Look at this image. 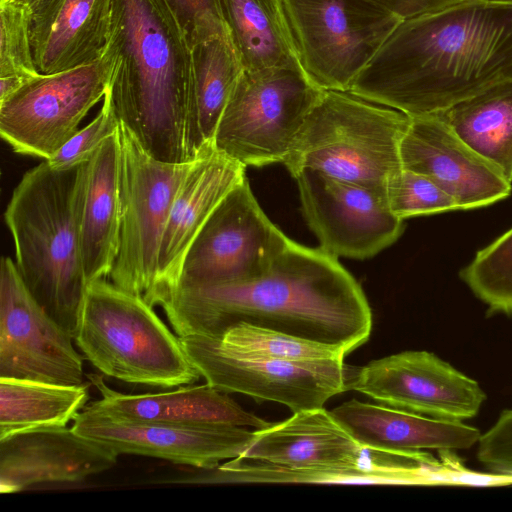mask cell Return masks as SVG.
Returning <instances> with one entry per match:
<instances>
[{
  "instance_id": "obj_1",
  "label": "cell",
  "mask_w": 512,
  "mask_h": 512,
  "mask_svg": "<svg viewBox=\"0 0 512 512\" xmlns=\"http://www.w3.org/2000/svg\"><path fill=\"white\" fill-rule=\"evenodd\" d=\"M161 306L179 337L221 338L244 322L349 354L372 330L367 298L338 258L293 240L261 276L241 283L177 287Z\"/></svg>"
},
{
  "instance_id": "obj_2",
  "label": "cell",
  "mask_w": 512,
  "mask_h": 512,
  "mask_svg": "<svg viewBox=\"0 0 512 512\" xmlns=\"http://www.w3.org/2000/svg\"><path fill=\"white\" fill-rule=\"evenodd\" d=\"M512 78V0H461L403 20L349 92L412 117Z\"/></svg>"
},
{
  "instance_id": "obj_3",
  "label": "cell",
  "mask_w": 512,
  "mask_h": 512,
  "mask_svg": "<svg viewBox=\"0 0 512 512\" xmlns=\"http://www.w3.org/2000/svg\"><path fill=\"white\" fill-rule=\"evenodd\" d=\"M104 54L108 93L119 121L153 158L190 162L187 123L192 54L164 0H112Z\"/></svg>"
},
{
  "instance_id": "obj_4",
  "label": "cell",
  "mask_w": 512,
  "mask_h": 512,
  "mask_svg": "<svg viewBox=\"0 0 512 512\" xmlns=\"http://www.w3.org/2000/svg\"><path fill=\"white\" fill-rule=\"evenodd\" d=\"M87 165L54 169L45 160L33 167L15 187L4 214L27 289L73 338L88 286L78 231Z\"/></svg>"
},
{
  "instance_id": "obj_5",
  "label": "cell",
  "mask_w": 512,
  "mask_h": 512,
  "mask_svg": "<svg viewBox=\"0 0 512 512\" xmlns=\"http://www.w3.org/2000/svg\"><path fill=\"white\" fill-rule=\"evenodd\" d=\"M176 335L142 296L104 278L88 283L74 340L103 374L161 388L197 382L201 375Z\"/></svg>"
},
{
  "instance_id": "obj_6",
  "label": "cell",
  "mask_w": 512,
  "mask_h": 512,
  "mask_svg": "<svg viewBox=\"0 0 512 512\" xmlns=\"http://www.w3.org/2000/svg\"><path fill=\"white\" fill-rule=\"evenodd\" d=\"M410 117L349 91L324 90L282 164L295 177L311 169L386 189L401 169L400 144Z\"/></svg>"
},
{
  "instance_id": "obj_7",
  "label": "cell",
  "mask_w": 512,
  "mask_h": 512,
  "mask_svg": "<svg viewBox=\"0 0 512 512\" xmlns=\"http://www.w3.org/2000/svg\"><path fill=\"white\" fill-rule=\"evenodd\" d=\"M323 92L299 64L243 70L218 122L214 148L245 167L282 163Z\"/></svg>"
},
{
  "instance_id": "obj_8",
  "label": "cell",
  "mask_w": 512,
  "mask_h": 512,
  "mask_svg": "<svg viewBox=\"0 0 512 512\" xmlns=\"http://www.w3.org/2000/svg\"><path fill=\"white\" fill-rule=\"evenodd\" d=\"M295 56L323 90L349 91L402 21L367 0H281Z\"/></svg>"
},
{
  "instance_id": "obj_9",
  "label": "cell",
  "mask_w": 512,
  "mask_h": 512,
  "mask_svg": "<svg viewBox=\"0 0 512 512\" xmlns=\"http://www.w3.org/2000/svg\"><path fill=\"white\" fill-rule=\"evenodd\" d=\"M120 239L109 277L150 305L161 239L175 196L193 161L150 156L120 122Z\"/></svg>"
},
{
  "instance_id": "obj_10",
  "label": "cell",
  "mask_w": 512,
  "mask_h": 512,
  "mask_svg": "<svg viewBox=\"0 0 512 512\" xmlns=\"http://www.w3.org/2000/svg\"><path fill=\"white\" fill-rule=\"evenodd\" d=\"M205 381L223 392L277 402L294 412L323 408L348 390L353 367L343 360L289 361L236 350L220 338L180 337Z\"/></svg>"
},
{
  "instance_id": "obj_11",
  "label": "cell",
  "mask_w": 512,
  "mask_h": 512,
  "mask_svg": "<svg viewBox=\"0 0 512 512\" xmlns=\"http://www.w3.org/2000/svg\"><path fill=\"white\" fill-rule=\"evenodd\" d=\"M110 58L39 74L0 102V134L13 151L50 159L79 129L108 90Z\"/></svg>"
},
{
  "instance_id": "obj_12",
  "label": "cell",
  "mask_w": 512,
  "mask_h": 512,
  "mask_svg": "<svg viewBox=\"0 0 512 512\" xmlns=\"http://www.w3.org/2000/svg\"><path fill=\"white\" fill-rule=\"evenodd\" d=\"M290 240L265 215L245 178L223 198L193 240L177 287L253 280L268 270Z\"/></svg>"
},
{
  "instance_id": "obj_13",
  "label": "cell",
  "mask_w": 512,
  "mask_h": 512,
  "mask_svg": "<svg viewBox=\"0 0 512 512\" xmlns=\"http://www.w3.org/2000/svg\"><path fill=\"white\" fill-rule=\"evenodd\" d=\"M348 390L383 405L453 422L475 417L486 400L479 383L428 351H403L353 367Z\"/></svg>"
},
{
  "instance_id": "obj_14",
  "label": "cell",
  "mask_w": 512,
  "mask_h": 512,
  "mask_svg": "<svg viewBox=\"0 0 512 512\" xmlns=\"http://www.w3.org/2000/svg\"><path fill=\"white\" fill-rule=\"evenodd\" d=\"M73 339L29 292L16 263L10 257H2L0 378L83 384V361Z\"/></svg>"
},
{
  "instance_id": "obj_15",
  "label": "cell",
  "mask_w": 512,
  "mask_h": 512,
  "mask_svg": "<svg viewBox=\"0 0 512 512\" xmlns=\"http://www.w3.org/2000/svg\"><path fill=\"white\" fill-rule=\"evenodd\" d=\"M294 179L310 229L320 247L337 258H370L404 230V220L389 207L386 189L337 180L311 169L301 170Z\"/></svg>"
},
{
  "instance_id": "obj_16",
  "label": "cell",
  "mask_w": 512,
  "mask_h": 512,
  "mask_svg": "<svg viewBox=\"0 0 512 512\" xmlns=\"http://www.w3.org/2000/svg\"><path fill=\"white\" fill-rule=\"evenodd\" d=\"M72 428L118 455L159 458L200 470L241 457L254 436V431L240 426L122 421L86 408L75 417Z\"/></svg>"
},
{
  "instance_id": "obj_17",
  "label": "cell",
  "mask_w": 512,
  "mask_h": 512,
  "mask_svg": "<svg viewBox=\"0 0 512 512\" xmlns=\"http://www.w3.org/2000/svg\"><path fill=\"white\" fill-rule=\"evenodd\" d=\"M400 159L403 169L430 178L456 200L460 210L491 205L512 191L502 171L437 114L410 117Z\"/></svg>"
},
{
  "instance_id": "obj_18",
  "label": "cell",
  "mask_w": 512,
  "mask_h": 512,
  "mask_svg": "<svg viewBox=\"0 0 512 512\" xmlns=\"http://www.w3.org/2000/svg\"><path fill=\"white\" fill-rule=\"evenodd\" d=\"M119 455L72 427H41L0 439V492L47 483H80L109 470Z\"/></svg>"
},
{
  "instance_id": "obj_19",
  "label": "cell",
  "mask_w": 512,
  "mask_h": 512,
  "mask_svg": "<svg viewBox=\"0 0 512 512\" xmlns=\"http://www.w3.org/2000/svg\"><path fill=\"white\" fill-rule=\"evenodd\" d=\"M241 458L290 469H398L383 452L356 442L324 408L294 412L287 420L254 430Z\"/></svg>"
},
{
  "instance_id": "obj_20",
  "label": "cell",
  "mask_w": 512,
  "mask_h": 512,
  "mask_svg": "<svg viewBox=\"0 0 512 512\" xmlns=\"http://www.w3.org/2000/svg\"><path fill=\"white\" fill-rule=\"evenodd\" d=\"M246 167L215 148L200 155L175 196L161 239L151 305H160L177 287L193 240L223 198L245 178Z\"/></svg>"
},
{
  "instance_id": "obj_21",
  "label": "cell",
  "mask_w": 512,
  "mask_h": 512,
  "mask_svg": "<svg viewBox=\"0 0 512 512\" xmlns=\"http://www.w3.org/2000/svg\"><path fill=\"white\" fill-rule=\"evenodd\" d=\"M101 397L85 408L110 418L175 425H232L267 428L272 423L245 411L223 391L208 384H188L157 393L126 394L110 388L97 374L87 375Z\"/></svg>"
},
{
  "instance_id": "obj_22",
  "label": "cell",
  "mask_w": 512,
  "mask_h": 512,
  "mask_svg": "<svg viewBox=\"0 0 512 512\" xmlns=\"http://www.w3.org/2000/svg\"><path fill=\"white\" fill-rule=\"evenodd\" d=\"M30 39L40 74L100 59L108 41L112 0H28Z\"/></svg>"
},
{
  "instance_id": "obj_23",
  "label": "cell",
  "mask_w": 512,
  "mask_h": 512,
  "mask_svg": "<svg viewBox=\"0 0 512 512\" xmlns=\"http://www.w3.org/2000/svg\"><path fill=\"white\" fill-rule=\"evenodd\" d=\"M331 413L360 445L391 453L468 450L477 445L482 434L464 422L429 418L356 399L344 402Z\"/></svg>"
},
{
  "instance_id": "obj_24",
  "label": "cell",
  "mask_w": 512,
  "mask_h": 512,
  "mask_svg": "<svg viewBox=\"0 0 512 512\" xmlns=\"http://www.w3.org/2000/svg\"><path fill=\"white\" fill-rule=\"evenodd\" d=\"M119 130V129H118ZM120 139H106L88 161L82 184L78 231L88 283L109 276L120 239Z\"/></svg>"
},
{
  "instance_id": "obj_25",
  "label": "cell",
  "mask_w": 512,
  "mask_h": 512,
  "mask_svg": "<svg viewBox=\"0 0 512 512\" xmlns=\"http://www.w3.org/2000/svg\"><path fill=\"white\" fill-rule=\"evenodd\" d=\"M191 54L187 151L193 161L214 148L218 122L244 68L227 31L193 44Z\"/></svg>"
},
{
  "instance_id": "obj_26",
  "label": "cell",
  "mask_w": 512,
  "mask_h": 512,
  "mask_svg": "<svg viewBox=\"0 0 512 512\" xmlns=\"http://www.w3.org/2000/svg\"><path fill=\"white\" fill-rule=\"evenodd\" d=\"M435 114L512 183V78Z\"/></svg>"
},
{
  "instance_id": "obj_27",
  "label": "cell",
  "mask_w": 512,
  "mask_h": 512,
  "mask_svg": "<svg viewBox=\"0 0 512 512\" xmlns=\"http://www.w3.org/2000/svg\"><path fill=\"white\" fill-rule=\"evenodd\" d=\"M226 31L244 70L299 64L281 0H218Z\"/></svg>"
},
{
  "instance_id": "obj_28",
  "label": "cell",
  "mask_w": 512,
  "mask_h": 512,
  "mask_svg": "<svg viewBox=\"0 0 512 512\" xmlns=\"http://www.w3.org/2000/svg\"><path fill=\"white\" fill-rule=\"evenodd\" d=\"M90 384L0 378V439L29 429L67 426L88 405Z\"/></svg>"
},
{
  "instance_id": "obj_29",
  "label": "cell",
  "mask_w": 512,
  "mask_h": 512,
  "mask_svg": "<svg viewBox=\"0 0 512 512\" xmlns=\"http://www.w3.org/2000/svg\"><path fill=\"white\" fill-rule=\"evenodd\" d=\"M199 484L219 483H350L408 484L399 470L385 467L290 469L274 464L235 458L196 475Z\"/></svg>"
},
{
  "instance_id": "obj_30",
  "label": "cell",
  "mask_w": 512,
  "mask_h": 512,
  "mask_svg": "<svg viewBox=\"0 0 512 512\" xmlns=\"http://www.w3.org/2000/svg\"><path fill=\"white\" fill-rule=\"evenodd\" d=\"M460 278L489 314L512 315V228L479 250Z\"/></svg>"
},
{
  "instance_id": "obj_31",
  "label": "cell",
  "mask_w": 512,
  "mask_h": 512,
  "mask_svg": "<svg viewBox=\"0 0 512 512\" xmlns=\"http://www.w3.org/2000/svg\"><path fill=\"white\" fill-rule=\"evenodd\" d=\"M236 350L289 361L343 360L339 347L240 322L220 338Z\"/></svg>"
},
{
  "instance_id": "obj_32",
  "label": "cell",
  "mask_w": 512,
  "mask_h": 512,
  "mask_svg": "<svg viewBox=\"0 0 512 512\" xmlns=\"http://www.w3.org/2000/svg\"><path fill=\"white\" fill-rule=\"evenodd\" d=\"M30 4L0 1V77L33 78L38 72L30 39Z\"/></svg>"
},
{
  "instance_id": "obj_33",
  "label": "cell",
  "mask_w": 512,
  "mask_h": 512,
  "mask_svg": "<svg viewBox=\"0 0 512 512\" xmlns=\"http://www.w3.org/2000/svg\"><path fill=\"white\" fill-rule=\"evenodd\" d=\"M386 192L391 211L402 220L460 210L456 200L430 178L403 168L390 179Z\"/></svg>"
},
{
  "instance_id": "obj_34",
  "label": "cell",
  "mask_w": 512,
  "mask_h": 512,
  "mask_svg": "<svg viewBox=\"0 0 512 512\" xmlns=\"http://www.w3.org/2000/svg\"><path fill=\"white\" fill-rule=\"evenodd\" d=\"M119 125L120 121L107 90L97 116L78 130L46 161L54 169H65L85 163L106 139L118 131Z\"/></svg>"
},
{
  "instance_id": "obj_35",
  "label": "cell",
  "mask_w": 512,
  "mask_h": 512,
  "mask_svg": "<svg viewBox=\"0 0 512 512\" xmlns=\"http://www.w3.org/2000/svg\"><path fill=\"white\" fill-rule=\"evenodd\" d=\"M476 457L490 474L512 477V408L503 410L496 422L481 434Z\"/></svg>"
},
{
  "instance_id": "obj_36",
  "label": "cell",
  "mask_w": 512,
  "mask_h": 512,
  "mask_svg": "<svg viewBox=\"0 0 512 512\" xmlns=\"http://www.w3.org/2000/svg\"><path fill=\"white\" fill-rule=\"evenodd\" d=\"M190 46L226 31L218 0H164Z\"/></svg>"
},
{
  "instance_id": "obj_37",
  "label": "cell",
  "mask_w": 512,
  "mask_h": 512,
  "mask_svg": "<svg viewBox=\"0 0 512 512\" xmlns=\"http://www.w3.org/2000/svg\"><path fill=\"white\" fill-rule=\"evenodd\" d=\"M391 12L402 21L431 14L461 0H367Z\"/></svg>"
},
{
  "instance_id": "obj_38",
  "label": "cell",
  "mask_w": 512,
  "mask_h": 512,
  "mask_svg": "<svg viewBox=\"0 0 512 512\" xmlns=\"http://www.w3.org/2000/svg\"><path fill=\"white\" fill-rule=\"evenodd\" d=\"M0 1H12V0H0ZM19 1H23V2H28V0H19Z\"/></svg>"
}]
</instances>
